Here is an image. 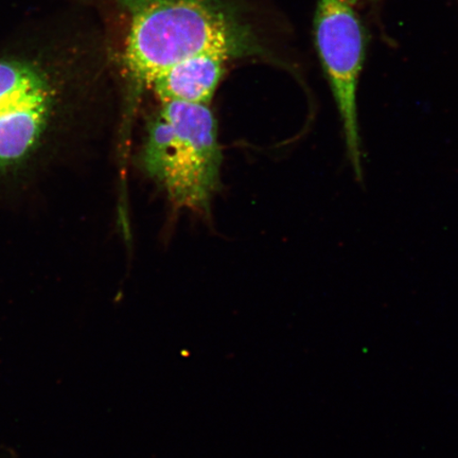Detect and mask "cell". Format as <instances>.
<instances>
[{
    "label": "cell",
    "instance_id": "6da1fadb",
    "mask_svg": "<svg viewBox=\"0 0 458 458\" xmlns=\"http://www.w3.org/2000/svg\"><path fill=\"white\" fill-rule=\"evenodd\" d=\"M114 89L101 27L53 53H0V189L34 179L94 136Z\"/></svg>",
    "mask_w": 458,
    "mask_h": 458
},
{
    "label": "cell",
    "instance_id": "7a4b0ae2",
    "mask_svg": "<svg viewBox=\"0 0 458 458\" xmlns=\"http://www.w3.org/2000/svg\"><path fill=\"white\" fill-rule=\"evenodd\" d=\"M89 3V2H88ZM116 71L120 151H129L131 123L160 74L199 55L229 63H267L292 71L273 21L255 0H95Z\"/></svg>",
    "mask_w": 458,
    "mask_h": 458
},
{
    "label": "cell",
    "instance_id": "3957f363",
    "mask_svg": "<svg viewBox=\"0 0 458 458\" xmlns=\"http://www.w3.org/2000/svg\"><path fill=\"white\" fill-rule=\"evenodd\" d=\"M140 163L176 209L210 215L223 163L210 106L159 103L148 120Z\"/></svg>",
    "mask_w": 458,
    "mask_h": 458
},
{
    "label": "cell",
    "instance_id": "277c9868",
    "mask_svg": "<svg viewBox=\"0 0 458 458\" xmlns=\"http://www.w3.org/2000/svg\"><path fill=\"white\" fill-rule=\"evenodd\" d=\"M314 38L343 125L347 157L362 179L358 86L368 49V32L351 0H318Z\"/></svg>",
    "mask_w": 458,
    "mask_h": 458
},
{
    "label": "cell",
    "instance_id": "5b68a950",
    "mask_svg": "<svg viewBox=\"0 0 458 458\" xmlns=\"http://www.w3.org/2000/svg\"><path fill=\"white\" fill-rule=\"evenodd\" d=\"M228 61L217 55L191 57L169 68L158 76L150 90L159 103L184 102L210 106L225 78Z\"/></svg>",
    "mask_w": 458,
    "mask_h": 458
}]
</instances>
